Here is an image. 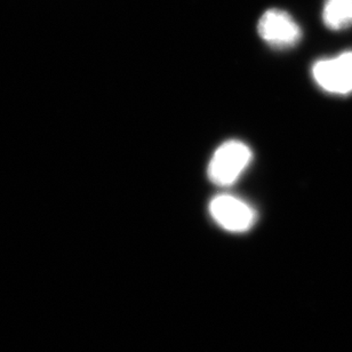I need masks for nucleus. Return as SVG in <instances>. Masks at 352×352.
Masks as SVG:
<instances>
[{"instance_id":"nucleus-1","label":"nucleus","mask_w":352,"mask_h":352,"mask_svg":"<svg viewBox=\"0 0 352 352\" xmlns=\"http://www.w3.org/2000/svg\"><path fill=\"white\" fill-rule=\"evenodd\" d=\"M252 160L253 153L248 144L236 140L227 141L214 153L207 167V175L217 186H232L248 170Z\"/></svg>"},{"instance_id":"nucleus-2","label":"nucleus","mask_w":352,"mask_h":352,"mask_svg":"<svg viewBox=\"0 0 352 352\" xmlns=\"http://www.w3.org/2000/svg\"><path fill=\"white\" fill-rule=\"evenodd\" d=\"M208 210L213 220L230 232H246L258 219L256 210L250 204L232 195L214 197Z\"/></svg>"},{"instance_id":"nucleus-3","label":"nucleus","mask_w":352,"mask_h":352,"mask_svg":"<svg viewBox=\"0 0 352 352\" xmlns=\"http://www.w3.org/2000/svg\"><path fill=\"white\" fill-rule=\"evenodd\" d=\"M312 76L324 91L332 94H349L352 91V51L316 62Z\"/></svg>"},{"instance_id":"nucleus-4","label":"nucleus","mask_w":352,"mask_h":352,"mask_svg":"<svg viewBox=\"0 0 352 352\" xmlns=\"http://www.w3.org/2000/svg\"><path fill=\"white\" fill-rule=\"evenodd\" d=\"M258 34L276 48L293 47L302 37L301 28L294 19L280 10H269L258 21Z\"/></svg>"},{"instance_id":"nucleus-5","label":"nucleus","mask_w":352,"mask_h":352,"mask_svg":"<svg viewBox=\"0 0 352 352\" xmlns=\"http://www.w3.org/2000/svg\"><path fill=\"white\" fill-rule=\"evenodd\" d=\"M322 19L332 30H342L352 25V0H326Z\"/></svg>"}]
</instances>
